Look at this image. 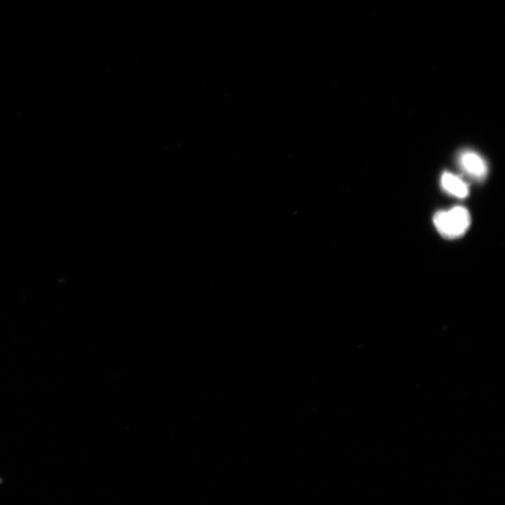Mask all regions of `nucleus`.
<instances>
[{
  "instance_id": "obj_1",
  "label": "nucleus",
  "mask_w": 505,
  "mask_h": 505,
  "mask_svg": "<svg viewBox=\"0 0 505 505\" xmlns=\"http://www.w3.org/2000/svg\"><path fill=\"white\" fill-rule=\"evenodd\" d=\"M433 223L441 236L456 239L463 236L470 228V215L467 209L458 206L450 211L437 213Z\"/></svg>"
},
{
  "instance_id": "obj_2",
  "label": "nucleus",
  "mask_w": 505,
  "mask_h": 505,
  "mask_svg": "<svg viewBox=\"0 0 505 505\" xmlns=\"http://www.w3.org/2000/svg\"><path fill=\"white\" fill-rule=\"evenodd\" d=\"M460 165L473 179L483 180L488 174L486 162L475 152H463L460 156Z\"/></svg>"
},
{
  "instance_id": "obj_3",
  "label": "nucleus",
  "mask_w": 505,
  "mask_h": 505,
  "mask_svg": "<svg viewBox=\"0 0 505 505\" xmlns=\"http://www.w3.org/2000/svg\"><path fill=\"white\" fill-rule=\"evenodd\" d=\"M441 182L445 191L455 197L463 199L469 194V187L466 183L454 174L444 173Z\"/></svg>"
}]
</instances>
